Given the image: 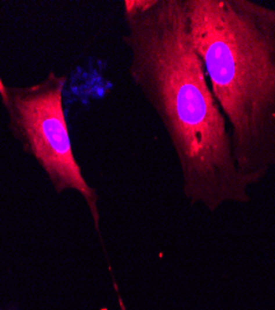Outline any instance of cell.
<instances>
[{"mask_svg":"<svg viewBox=\"0 0 275 310\" xmlns=\"http://www.w3.org/2000/svg\"><path fill=\"white\" fill-rule=\"evenodd\" d=\"M129 77L155 110L177 158L184 191L209 210L247 202L224 115L191 39L184 0H125Z\"/></svg>","mask_w":275,"mask_h":310,"instance_id":"6da1fadb","label":"cell"},{"mask_svg":"<svg viewBox=\"0 0 275 310\" xmlns=\"http://www.w3.org/2000/svg\"><path fill=\"white\" fill-rule=\"evenodd\" d=\"M184 4L236 165L255 184L275 165V9L250 0Z\"/></svg>","mask_w":275,"mask_h":310,"instance_id":"7a4b0ae2","label":"cell"},{"mask_svg":"<svg viewBox=\"0 0 275 310\" xmlns=\"http://www.w3.org/2000/svg\"><path fill=\"white\" fill-rule=\"evenodd\" d=\"M66 82V76L55 71L26 87L9 86L0 77V99L9 128L24 151L37 161L58 193L72 189L85 197L99 232L98 197L74 158L63 110Z\"/></svg>","mask_w":275,"mask_h":310,"instance_id":"3957f363","label":"cell"}]
</instances>
